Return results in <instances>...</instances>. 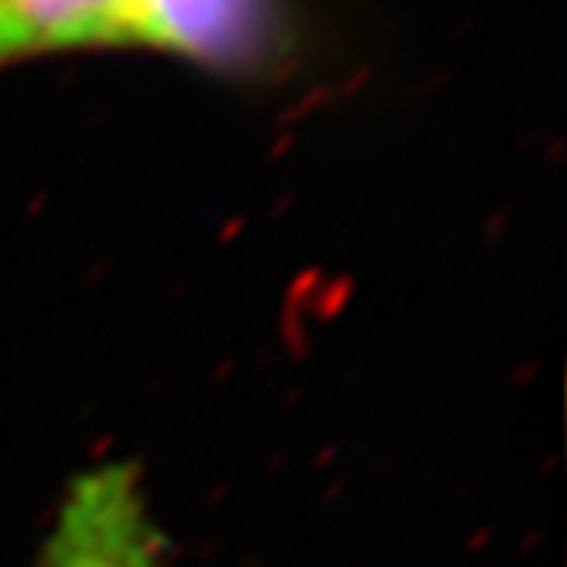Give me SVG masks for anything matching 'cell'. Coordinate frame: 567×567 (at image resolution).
<instances>
[{
    "label": "cell",
    "mask_w": 567,
    "mask_h": 567,
    "mask_svg": "<svg viewBox=\"0 0 567 567\" xmlns=\"http://www.w3.org/2000/svg\"><path fill=\"white\" fill-rule=\"evenodd\" d=\"M290 0H140L133 48L224 80H265L293 54Z\"/></svg>",
    "instance_id": "1"
},
{
    "label": "cell",
    "mask_w": 567,
    "mask_h": 567,
    "mask_svg": "<svg viewBox=\"0 0 567 567\" xmlns=\"http://www.w3.org/2000/svg\"><path fill=\"white\" fill-rule=\"evenodd\" d=\"M39 567H167L140 470L111 461L80 473L58 507Z\"/></svg>",
    "instance_id": "2"
},
{
    "label": "cell",
    "mask_w": 567,
    "mask_h": 567,
    "mask_svg": "<svg viewBox=\"0 0 567 567\" xmlns=\"http://www.w3.org/2000/svg\"><path fill=\"white\" fill-rule=\"evenodd\" d=\"M140 0H0V73L35 58L133 48Z\"/></svg>",
    "instance_id": "3"
}]
</instances>
